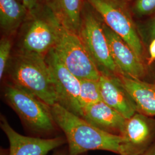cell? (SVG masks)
<instances>
[{
	"label": "cell",
	"mask_w": 155,
	"mask_h": 155,
	"mask_svg": "<svg viewBox=\"0 0 155 155\" xmlns=\"http://www.w3.org/2000/svg\"><path fill=\"white\" fill-rule=\"evenodd\" d=\"M21 27L17 51L46 56L55 47L62 25L45 2L28 12Z\"/></svg>",
	"instance_id": "cell-3"
},
{
	"label": "cell",
	"mask_w": 155,
	"mask_h": 155,
	"mask_svg": "<svg viewBox=\"0 0 155 155\" xmlns=\"http://www.w3.org/2000/svg\"><path fill=\"white\" fill-rule=\"evenodd\" d=\"M85 1L100 15L106 25L122 38L140 60L148 63L149 55L126 2L118 0Z\"/></svg>",
	"instance_id": "cell-6"
},
{
	"label": "cell",
	"mask_w": 155,
	"mask_h": 155,
	"mask_svg": "<svg viewBox=\"0 0 155 155\" xmlns=\"http://www.w3.org/2000/svg\"><path fill=\"white\" fill-rule=\"evenodd\" d=\"M85 0H45L64 28L78 34Z\"/></svg>",
	"instance_id": "cell-15"
},
{
	"label": "cell",
	"mask_w": 155,
	"mask_h": 155,
	"mask_svg": "<svg viewBox=\"0 0 155 155\" xmlns=\"http://www.w3.org/2000/svg\"><path fill=\"white\" fill-rule=\"evenodd\" d=\"M140 155H155V141L147 150Z\"/></svg>",
	"instance_id": "cell-23"
},
{
	"label": "cell",
	"mask_w": 155,
	"mask_h": 155,
	"mask_svg": "<svg viewBox=\"0 0 155 155\" xmlns=\"http://www.w3.org/2000/svg\"><path fill=\"white\" fill-rule=\"evenodd\" d=\"M102 101L100 93L98 81L81 80L79 95L80 105L82 110L84 107Z\"/></svg>",
	"instance_id": "cell-17"
},
{
	"label": "cell",
	"mask_w": 155,
	"mask_h": 155,
	"mask_svg": "<svg viewBox=\"0 0 155 155\" xmlns=\"http://www.w3.org/2000/svg\"><path fill=\"white\" fill-rule=\"evenodd\" d=\"M148 55L149 60L148 63L152 64L155 63V39L153 40L148 46Z\"/></svg>",
	"instance_id": "cell-22"
},
{
	"label": "cell",
	"mask_w": 155,
	"mask_h": 155,
	"mask_svg": "<svg viewBox=\"0 0 155 155\" xmlns=\"http://www.w3.org/2000/svg\"><path fill=\"white\" fill-rule=\"evenodd\" d=\"M85 155V154H84V153H83V154H82V155Z\"/></svg>",
	"instance_id": "cell-28"
},
{
	"label": "cell",
	"mask_w": 155,
	"mask_h": 155,
	"mask_svg": "<svg viewBox=\"0 0 155 155\" xmlns=\"http://www.w3.org/2000/svg\"><path fill=\"white\" fill-rule=\"evenodd\" d=\"M132 12L136 16L140 17L153 14L155 13V0H136Z\"/></svg>",
	"instance_id": "cell-20"
},
{
	"label": "cell",
	"mask_w": 155,
	"mask_h": 155,
	"mask_svg": "<svg viewBox=\"0 0 155 155\" xmlns=\"http://www.w3.org/2000/svg\"><path fill=\"white\" fill-rule=\"evenodd\" d=\"M18 1H21V2H22V0H18Z\"/></svg>",
	"instance_id": "cell-27"
},
{
	"label": "cell",
	"mask_w": 155,
	"mask_h": 155,
	"mask_svg": "<svg viewBox=\"0 0 155 155\" xmlns=\"http://www.w3.org/2000/svg\"><path fill=\"white\" fill-rule=\"evenodd\" d=\"M56 126L64 133L68 155H81L92 150L109 151L124 155L125 139L104 132L58 104L52 106Z\"/></svg>",
	"instance_id": "cell-1"
},
{
	"label": "cell",
	"mask_w": 155,
	"mask_h": 155,
	"mask_svg": "<svg viewBox=\"0 0 155 155\" xmlns=\"http://www.w3.org/2000/svg\"><path fill=\"white\" fill-rule=\"evenodd\" d=\"M100 130L122 136L127 118L103 101L84 107L81 117Z\"/></svg>",
	"instance_id": "cell-13"
},
{
	"label": "cell",
	"mask_w": 155,
	"mask_h": 155,
	"mask_svg": "<svg viewBox=\"0 0 155 155\" xmlns=\"http://www.w3.org/2000/svg\"><path fill=\"white\" fill-rule=\"evenodd\" d=\"M4 96L7 104L33 133L43 135L55 130L52 107L39 97L12 83L6 85Z\"/></svg>",
	"instance_id": "cell-4"
},
{
	"label": "cell",
	"mask_w": 155,
	"mask_h": 155,
	"mask_svg": "<svg viewBox=\"0 0 155 155\" xmlns=\"http://www.w3.org/2000/svg\"><path fill=\"white\" fill-rule=\"evenodd\" d=\"M118 1H120L124 2H127V1H130V0H118Z\"/></svg>",
	"instance_id": "cell-26"
},
{
	"label": "cell",
	"mask_w": 155,
	"mask_h": 155,
	"mask_svg": "<svg viewBox=\"0 0 155 155\" xmlns=\"http://www.w3.org/2000/svg\"><path fill=\"white\" fill-rule=\"evenodd\" d=\"M1 127L9 141V155H47L67 142L61 137L42 139L21 135L11 127L4 116L1 117Z\"/></svg>",
	"instance_id": "cell-11"
},
{
	"label": "cell",
	"mask_w": 155,
	"mask_h": 155,
	"mask_svg": "<svg viewBox=\"0 0 155 155\" xmlns=\"http://www.w3.org/2000/svg\"><path fill=\"white\" fill-rule=\"evenodd\" d=\"M111 58L121 75L147 82H155V63L142 61L129 46L104 23Z\"/></svg>",
	"instance_id": "cell-8"
},
{
	"label": "cell",
	"mask_w": 155,
	"mask_h": 155,
	"mask_svg": "<svg viewBox=\"0 0 155 155\" xmlns=\"http://www.w3.org/2000/svg\"><path fill=\"white\" fill-rule=\"evenodd\" d=\"M124 155H140L155 141V118L136 113L126 120Z\"/></svg>",
	"instance_id": "cell-10"
},
{
	"label": "cell",
	"mask_w": 155,
	"mask_h": 155,
	"mask_svg": "<svg viewBox=\"0 0 155 155\" xmlns=\"http://www.w3.org/2000/svg\"><path fill=\"white\" fill-rule=\"evenodd\" d=\"M12 42L10 36H5L0 41V78L2 79L11 58Z\"/></svg>",
	"instance_id": "cell-18"
},
{
	"label": "cell",
	"mask_w": 155,
	"mask_h": 155,
	"mask_svg": "<svg viewBox=\"0 0 155 155\" xmlns=\"http://www.w3.org/2000/svg\"><path fill=\"white\" fill-rule=\"evenodd\" d=\"M137 28L145 47H148L150 43L155 39V16L145 23L137 25Z\"/></svg>",
	"instance_id": "cell-19"
},
{
	"label": "cell",
	"mask_w": 155,
	"mask_h": 155,
	"mask_svg": "<svg viewBox=\"0 0 155 155\" xmlns=\"http://www.w3.org/2000/svg\"><path fill=\"white\" fill-rule=\"evenodd\" d=\"M100 15L86 1L81 14L78 35L100 72L108 75L120 74L111 56Z\"/></svg>",
	"instance_id": "cell-5"
},
{
	"label": "cell",
	"mask_w": 155,
	"mask_h": 155,
	"mask_svg": "<svg viewBox=\"0 0 155 155\" xmlns=\"http://www.w3.org/2000/svg\"><path fill=\"white\" fill-rule=\"evenodd\" d=\"M124 87L133 100L137 112L147 116H155V82H147L120 75Z\"/></svg>",
	"instance_id": "cell-14"
},
{
	"label": "cell",
	"mask_w": 155,
	"mask_h": 155,
	"mask_svg": "<svg viewBox=\"0 0 155 155\" xmlns=\"http://www.w3.org/2000/svg\"><path fill=\"white\" fill-rule=\"evenodd\" d=\"M22 2L29 12L45 3V0H22Z\"/></svg>",
	"instance_id": "cell-21"
},
{
	"label": "cell",
	"mask_w": 155,
	"mask_h": 155,
	"mask_svg": "<svg viewBox=\"0 0 155 155\" xmlns=\"http://www.w3.org/2000/svg\"><path fill=\"white\" fill-rule=\"evenodd\" d=\"M0 155H9V150H4L1 148Z\"/></svg>",
	"instance_id": "cell-25"
},
{
	"label": "cell",
	"mask_w": 155,
	"mask_h": 155,
	"mask_svg": "<svg viewBox=\"0 0 155 155\" xmlns=\"http://www.w3.org/2000/svg\"><path fill=\"white\" fill-rule=\"evenodd\" d=\"M102 100L127 119L137 113L136 105L118 76L101 73L98 80Z\"/></svg>",
	"instance_id": "cell-12"
},
{
	"label": "cell",
	"mask_w": 155,
	"mask_h": 155,
	"mask_svg": "<svg viewBox=\"0 0 155 155\" xmlns=\"http://www.w3.org/2000/svg\"><path fill=\"white\" fill-rule=\"evenodd\" d=\"M53 49L64 66L79 79H100V70L77 33L62 27Z\"/></svg>",
	"instance_id": "cell-7"
},
{
	"label": "cell",
	"mask_w": 155,
	"mask_h": 155,
	"mask_svg": "<svg viewBox=\"0 0 155 155\" xmlns=\"http://www.w3.org/2000/svg\"><path fill=\"white\" fill-rule=\"evenodd\" d=\"M53 155H67V154L64 150H58V151L55 152Z\"/></svg>",
	"instance_id": "cell-24"
},
{
	"label": "cell",
	"mask_w": 155,
	"mask_h": 155,
	"mask_svg": "<svg viewBox=\"0 0 155 155\" xmlns=\"http://www.w3.org/2000/svg\"><path fill=\"white\" fill-rule=\"evenodd\" d=\"M54 85L58 104L81 117L79 102L81 80L73 75L59 60L54 49L45 56Z\"/></svg>",
	"instance_id": "cell-9"
},
{
	"label": "cell",
	"mask_w": 155,
	"mask_h": 155,
	"mask_svg": "<svg viewBox=\"0 0 155 155\" xmlns=\"http://www.w3.org/2000/svg\"><path fill=\"white\" fill-rule=\"evenodd\" d=\"M6 71L11 83L34 94L51 107L57 103L45 56L17 51L12 56Z\"/></svg>",
	"instance_id": "cell-2"
},
{
	"label": "cell",
	"mask_w": 155,
	"mask_h": 155,
	"mask_svg": "<svg viewBox=\"0 0 155 155\" xmlns=\"http://www.w3.org/2000/svg\"><path fill=\"white\" fill-rule=\"evenodd\" d=\"M28 11L18 0H0V27L7 36H10L21 28L26 20Z\"/></svg>",
	"instance_id": "cell-16"
}]
</instances>
